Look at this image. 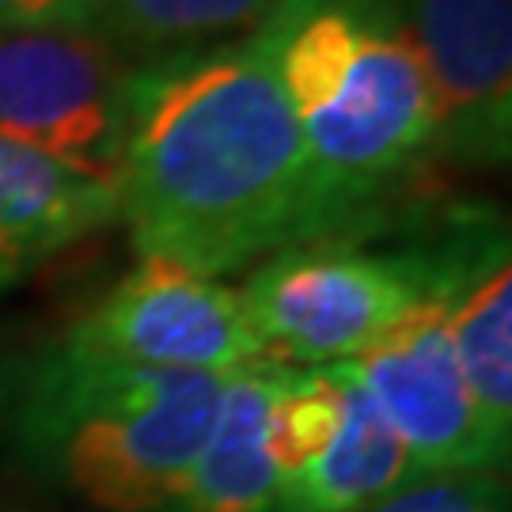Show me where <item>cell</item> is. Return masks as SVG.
<instances>
[{"label":"cell","instance_id":"6da1fadb","mask_svg":"<svg viewBox=\"0 0 512 512\" xmlns=\"http://www.w3.org/2000/svg\"><path fill=\"white\" fill-rule=\"evenodd\" d=\"M114 190L133 247L194 274L304 243V145L262 31L137 65Z\"/></svg>","mask_w":512,"mask_h":512},{"label":"cell","instance_id":"7a4b0ae2","mask_svg":"<svg viewBox=\"0 0 512 512\" xmlns=\"http://www.w3.org/2000/svg\"><path fill=\"white\" fill-rule=\"evenodd\" d=\"M258 31L304 145V243H365L433 160V99L399 0H274Z\"/></svg>","mask_w":512,"mask_h":512},{"label":"cell","instance_id":"3957f363","mask_svg":"<svg viewBox=\"0 0 512 512\" xmlns=\"http://www.w3.org/2000/svg\"><path fill=\"white\" fill-rule=\"evenodd\" d=\"M224 380L110 361L57 334L0 361V440L92 509L156 512L202 452Z\"/></svg>","mask_w":512,"mask_h":512},{"label":"cell","instance_id":"277c9868","mask_svg":"<svg viewBox=\"0 0 512 512\" xmlns=\"http://www.w3.org/2000/svg\"><path fill=\"white\" fill-rule=\"evenodd\" d=\"M433 293L418 243H300L247 270L239 285L262 353L281 365L353 361Z\"/></svg>","mask_w":512,"mask_h":512},{"label":"cell","instance_id":"5b68a950","mask_svg":"<svg viewBox=\"0 0 512 512\" xmlns=\"http://www.w3.org/2000/svg\"><path fill=\"white\" fill-rule=\"evenodd\" d=\"M137 65L92 31L0 27V137L114 183Z\"/></svg>","mask_w":512,"mask_h":512},{"label":"cell","instance_id":"8992f818","mask_svg":"<svg viewBox=\"0 0 512 512\" xmlns=\"http://www.w3.org/2000/svg\"><path fill=\"white\" fill-rule=\"evenodd\" d=\"M65 338L110 361L167 372L224 376L266 357L239 289L148 255L114 281Z\"/></svg>","mask_w":512,"mask_h":512},{"label":"cell","instance_id":"52a82bcc","mask_svg":"<svg viewBox=\"0 0 512 512\" xmlns=\"http://www.w3.org/2000/svg\"><path fill=\"white\" fill-rule=\"evenodd\" d=\"M399 433L418 475L501 471L509 448L490 433L448 338L444 300L429 293L353 361H342Z\"/></svg>","mask_w":512,"mask_h":512},{"label":"cell","instance_id":"ba28073f","mask_svg":"<svg viewBox=\"0 0 512 512\" xmlns=\"http://www.w3.org/2000/svg\"><path fill=\"white\" fill-rule=\"evenodd\" d=\"M433 99V160L501 171L512 156V0H399Z\"/></svg>","mask_w":512,"mask_h":512},{"label":"cell","instance_id":"9c48e42d","mask_svg":"<svg viewBox=\"0 0 512 512\" xmlns=\"http://www.w3.org/2000/svg\"><path fill=\"white\" fill-rule=\"evenodd\" d=\"M444 300L448 338L475 395L505 448L512 444V251L497 209H448L425 239H414Z\"/></svg>","mask_w":512,"mask_h":512},{"label":"cell","instance_id":"30bf717a","mask_svg":"<svg viewBox=\"0 0 512 512\" xmlns=\"http://www.w3.org/2000/svg\"><path fill=\"white\" fill-rule=\"evenodd\" d=\"M114 220V183L0 137V300Z\"/></svg>","mask_w":512,"mask_h":512},{"label":"cell","instance_id":"8fae6325","mask_svg":"<svg viewBox=\"0 0 512 512\" xmlns=\"http://www.w3.org/2000/svg\"><path fill=\"white\" fill-rule=\"evenodd\" d=\"M277 361L228 372L217 421L179 490L156 512H285V482L266 452V406Z\"/></svg>","mask_w":512,"mask_h":512},{"label":"cell","instance_id":"7c38bea8","mask_svg":"<svg viewBox=\"0 0 512 512\" xmlns=\"http://www.w3.org/2000/svg\"><path fill=\"white\" fill-rule=\"evenodd\" d=\"M342 368V365H338ZM346 414L330 448L285 482V512H365L418 478L414 456L346 368Z\"/></svg>","mask_w":512,"mask_h":512},{"label":"cell","instance_id":"4fadbf2b","mask_svg":"<svg viewBox=\"0 0 512 512\" xmlns=\"http://www.w3.org/2000/svg\"><path fill=\"white\" fill-rule=\"evenodd\" d=\"M92 35L133 61L190 54L262 27L274 0H88Z\"/></svg>","mask_w":512,"mask_h":512},{"label":"cell","instance_id":"5bb4252c","mask_svg":"<svg viewBox=\"0 0 512 512\" xmlns=\"http://www.w3.org/2000/svg\"><path fill=\"white\" fill-rule=\"evenodd\" d=\"M346 414V376L338 365L274 368L266 406V452L281 482L304 475L330 448Z\"/></svg>","mask_w":512,"mask_h":512},{"label":"cell","instance_id":"9a60e30c","mask_svg":"<svg viewBox=\"0 0 512 512\" xmlns=\"http://www.w3.org/2000/svg\"><path fill=\"white\" fill-rule=\"evenodd\" d=\"M365 512H509V490L497 471L418 475Z\"/></svg>","mask_w":512,"mask_h":512},{"label":"cell","instance_id":"2e32d148","mask_svg":"<svg viewBox=\"0 0 512 512\" xmlns=\"http://www.w3.org/2000/svg\"><path fill=\"white\" fill-rule=\"evenodd\" d=\"M0 27L92 31V8L88 0H0Z\"/></svg>","mask_w":512,"mask_h":512}]
</instances>
